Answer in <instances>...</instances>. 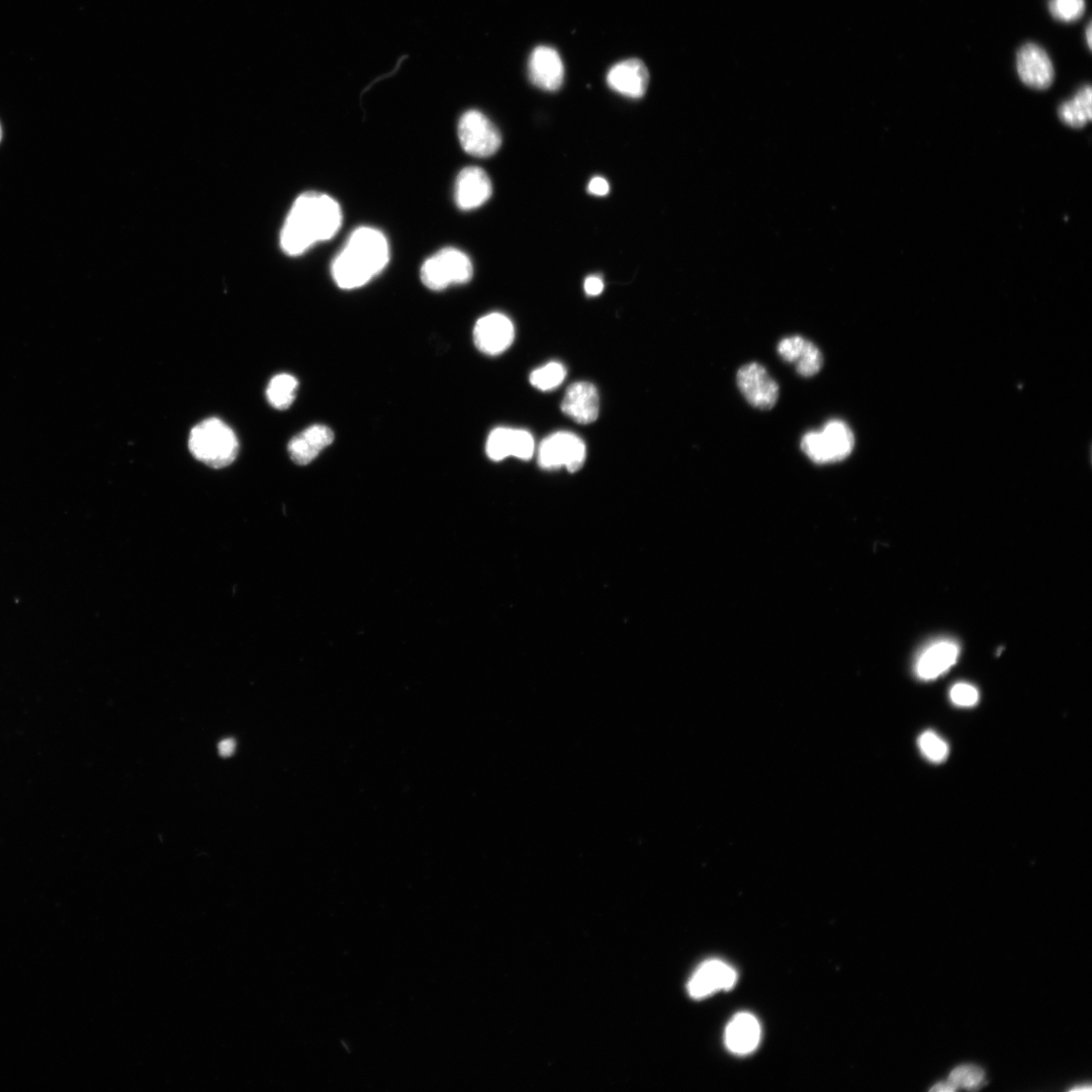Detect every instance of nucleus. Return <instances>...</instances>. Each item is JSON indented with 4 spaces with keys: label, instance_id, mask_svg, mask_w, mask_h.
<instances>
[{
    "label": "nucleus",
    "instance_id": "obj_1",
    "mask_svg": "<svg viewBox=\"0 0 1092 1092\" xmlns=\"http://www.w3.org/2000/svg\"><path fill=\"white\" fill-rule=\"evenodd\" d=\"M342 211L331 197L316 192L300 196L294 203L281 233V247L299 256L314 245L332 239L342 225Z\"/></svg>",
    "mask_w": 1092,
    "mask_h": 1092
},
{
    "label": "nucleus",
    "instance_id": "obj_2",
    "mask_svg": "<svg viewBox=\"0 0 1092 1092\" xmlns=\"http://www.w3.org/2000/svg\"><path fill=\"white\" fill-rule=\"evenodd\" d=\"M390 261V245L378 229L361 227L353 231L335 257L331 271L336 285L353 290L370 283Z\"/></svg>",
    "mask_w": 1092,
    "mask_h": 1092
},
{
    "label": "nucleus",
    "instance_id": "obj_3",
    "mask_svg": "<svg viewBox=\"0 0 1092 1092\" xmlns=\"http://www.w3.org/2000/svg\"><path fill=\"white\" fill-rule=\"evenodd\" d=\"M189 447L198 461L213 469L230 466L239 451L236 434L218 418L198 424L190 434Z\"/></svg>",
    "mask_w": 1092,
    "mask_h": 1092
},
{
    "label": "nucleus",
    "instance_id": "obj_4",
    "mask_svg": "<svg viewBox=\"0 0 1092 1092\" xmlns=\"http://www.w3.org/2000/svg\"><path fill=\"white\" fill-rule=\"evenodd\" d=\"M855 444L851 427L845 421L834 419L827 422L822 431L807 432L800 447L812 463L822 466L847 460Z\"/></svg>",
    "mask_w": 1092,
    "mask_h": 1092
},
{
    "label": "nucleus",
    "instance_id": "obj_5",
    "mask_svg": "<svg viewBox=\"0 0 1092 1092\" xmlns=\"http://www.w3.org/2000/svg\"><path fill=\"white\" fill-rule=\"evenodd\" d=\"M474 276L471 258L457 248H444L429 257L421 267V281L429 290L439 292L451 285H464Z\"/></svg>",
    "mask_w": 1092,
    "mask_h": 1092
},
{
    "label": "nucleus",
    "instance_id": "obj_6",
    "mask_svg": "<svg viewBox=\"0 0 1092 1092\" xmlns=\"http://www.w3.org/2000/svg\"><path fill=\"white\" fill-rule=\"evenodd\" d=\"M586 460L584 441L571 432H557L545 438L538 450V464L544 470L565 467L570 473L578 472Z\"/></svg>",
    "mask_w": 1092,
    "mask_h": 1092
},
{
    "label": "nucleus",
    "instance_id": "obj_7",
    "mask_svg": "<svg viewBox=\"0 0 1092 1092\" xmlns=\"http://www.w3.org/2000/svg\"><path fill=\"white\" fill-rule=\"evenodd\" d=\"M458 134L463 149L478 158L493 156L502 144L498 128L477 110L468 111L462 116Z\"/></svg>",
    "mask_w": 1092,
    "mask_h": 1092
},
{
    "label": "nucleus",
    "instance_id": "obj_8",
    "mask_svg": "<svg viewBox=\"0 0 1092 1092\" xmlns=\"http://www.w3.org/2000/svg\"><path fill=\"white\" fill-rule=\"evenodd\" d=\"M737 385L746 401L756 409L770 411L778 402L779 386L758 362L747 363L738 371Z\"/></svg>",
    "mask_w": 1092,
    "mask_h": 1092
},
{
    "label": "nucleus",
    "instance_id": "obj_9",
    "mask_svg": "<svg viewBox=\"0 0 1092 1092\" xmlns=\"http://www.w3.org/2000/svg\"><path fill=\"white\" fill-rule=\"evenodd\" d=\"M738 980L736 970L720 960L704 962L688 982L689 995L694 999L706 998L718 991L734 988Z\"/></svg>",
    "mask_w": 1092,
    "mask_h": 1092
},
{
    "label": "nucleus",
    "instance_id": "obj_10",
    "mask_svg": "<svg viewBox=\"0 0 1092 1092\" xmlns=\"http://www.w3.org/2000/svg\"><path fill=\"white\" fill-rule=\"evenodd\" d=\"M535 443L526 430L500 427L494 429L487 440V455L494 462L509 457L529 461L533 457Z\"/></svg>",
    "mask_w": 1092,
    "mask_h": 1092
},
{
    "label": "nucleus",
    "instance_id": "obj_11",
    "mask_svg": "<svg viewBox=\"0 0 1092 1092\" xmlns=\"http://www.w3.org/2000/svg\"><path fill=\"white\" fill-rule=\"evenodd\" d=\"M492 194V181L487 172L480 167L464 168L455 181V203L463 211L482 207L490 200Z\"/></svg>",
    "mask_w": 1092,
    "mask_h": 1092
},
{
    "label": "nucleus",
    "instance_id": "obj_12",
    "mask_svg": "<svg viewBox=\"0 0 1092 1092\" xmlns=\"http://www.w3.org/2000/svg\"><path fill=\"white\" fill-rule=\"evenodd\" d=\"M777 350L781 358L793 364L803 378H812L824 368L825 358L821 349L800 335L783 338Z\"/></svg>",
    "mask_w": 1092,
    "mask_h": 1092
},
{
    "label": "nucleus",
    "instance_id": "obj_13",
    "mask_svg": "<svg viewBox=\"0 0 1092 1092\" xmlns=\"http://www.w3.org/2000/svg\"><path fill=\"white\" fill-rule=\"evenodd\" d=\"M514 337L512 321L501 313H492L481 318L474 328L475 344L487 355L503 353L511 346Z\"/></svg>",
    "mask_w": 1092,
    "mask_h": 1092
},
{
    "label": "nucleus",
    "instance_id": "obj_14",
    "mask_svg": "<svg viewBox=\"0 0 1092 1092\" xmlns=\"http://www.w3.org/2000/svg\"><path fill=\"white\" fill-rule=\"evenodd\" d=\"M650 73L646 64L636 58L615 64L608 71L607 83L617 94L630 99H641L647 93Z\"/></svg>",
    "mask_w": 1092,
    "mask_h": 1092
},
{
    "label": "nucleus",
    "instance_id": "obj_15",
    "mask_svg": "<svg viewBox=\"0 0 1092 1092\" xmlns=\"http://www.w3.org/2000/svg\"><path fill=\"white\" fill-rule=\"evenodd\" d=\"M528 76L540 89H560L565 79V66L558 51L549 46L535 48L529 57Z\"/></svg>",
    "mask_w": 1092,
    "mask_h": 1092
},
{
    "label": "nucleus",
    "instance_id": "obj_16",
    "mask_svg": "<svg viewBox=\"0 0 1092 1092\" xmlns=\"http://www.w3.org/2000/svg\"><path fill=\"white\" fill-rule=\"evenodd\" d=\"M1017 69L1022 81L1034 89L1049 88L1055 78L1053 63L1044 49L1026 44L1017 55Z\"/></svg>",
    "mask_w": 1092,
    "mask_h": 1092
},
{
    "label": "nucleus",
    "instance_id": "obj_17",
    "mask_svg": "<svg viewBox=\"0 0 1092 1092\" xmlns=\"http://www.w3.org/2000/svg\"><path fill=\"white\" fill-rule=\"evenodd\" d=\"M600 399L596 387L587 382L573 384L562 402V411L583 425L595 422L599 416Z\"/></svg>",
    "mask_w": 1092,
    "mask_h": 1092
},
{
    "label": "nucleus",
    "instance_id": "obj_18",
    "mask_svg": "<svg viewBox=\"0 0 1092 1092\" xmlns=\"http://www.w3.org/2000/svg\"><path fill=\"white\" fill-rule=\"evenodd\" d=\"M333 441L334 433L329 427L313 425L295 436L290 441L288 450L294 463L307 466Z\"/></svg>",
    "mask_w": 1092,
    "mask_h": 1092
},
{
    "label": "nucleus",
    "instance_id": "obj_19",
    "mask_svg": "<svg viewBox=\"0 0 1092 1092\" xmlns=\"http://www.w3.org/2000/svg\"><path fill=\"white\" fill-rule=\"evenodd\" d=\"M761 1041V1026L751 1014L737 1015L727 1025L724 1043L728 1050L739 1056L753 1053Z\"/></svg>",
    "mask_w": 1092,
    "mask_h": 1092
},
{
    "label": "nucleus",
    "instance_id": "obj_20",
    "mask_svg": "<svg viewBox=\"0 0 1092 1092\" xmlns=\"http://www.w3.org/2000/svg\"><path fill=\"white\" fill-rule=\"evenodd\" d=\"M959 653V647L954 642L941 641L933 644L917 661V676L925 681L941 677L956 664Z\"/></svg>",
    "mask_w": 1092,
    "mask_h": 1092
},
{
    "label": "nucleus",
    "instance_id": "obj_21",
    "mask_svg": "<svg viewBox=\"0 0 1092 1092\" xmlns=\"http://www.w3.org/2000/svg\"><path fill=\"white\" fill-rule=\"evenodd\" d=\"M1060 120L1071 128H1082L1092 118V90L1089 85L1082 87L1075 97L1059 108Z\"/></svg>",
    "mask_w": 1092,
    "mask_h": 1092
},
{
    "label": "nucleus",
    "instance_id": "obj_22",
    "mask_svg": "<svg viewBox=\"0 0 1092 1092\" xmlns=\"http://www.w3.org/2000/svg\"><path fill=\"white\" fill-rule=\"evenodd\" d=\"M298 387L299 383L295 377L288 374L278 375L272 378L267 387V400L273 408L287 410L296 399Z\"/></svg>",
    "mask_w": 1092,
    "mask_h": 1092
},
{
    "label": "nucleus",
    "instance_id": "obj_23",
    "mask_svg": "<svg viewBox=\"0 0 1092 1092\" xmlns=\"http://www.w3.org/2000/svg\"><path fill=\"white\" fill-rule=\"evenodd\" d=\"M567 377V370L562 363L553 361L546 366L533 371L530 375V384L543 392L552 391L561 386Z\"/></svg>",
    "mask_w": 1092,
    "mask_h": 1092
},
{
    "label": "nucleus",
    "instance_id": "obj_24",
    "mask_svg": "<svg viewBox=\"0 0 1092 1092\" xmlns=\"http://www.w3.org/2000/svg\"><path fill=\"white\" fill-rule=\"evenodd\" d=\"M919 747L925 758L933 763H942L949 755L948 744L931 731L925 732L920 737Z\"/></svg>",
    "mask_w": 1092,
    "mask_h": 1092
},
{
    "label": "nucleus",
    "instance_id": "obj_25",
    "mask_svg": "<svg viewBox=\"0 0 1092 1092\" xmlns=\"http://www.w3.org/2000/svg\"><path fill=\"white\" fill-rule=\"evenodd\" d=\"M1049 9L1054 19L1071 23L1083 16L1085 2L1084 0H1050Z\"/></svg>",
    "mask_w": 1092,
    "mask_h": 1092
},
{
    "label": "nucleus",
    "instance_id": "obj_26",
    "mask_svg": "<svg viewBox=\"0 0 1092 1092\" xmlns=\"http://www.w3.org/2000/svg\"><path fill=\"white\" fill-rule=\"evenodd\" d=\"M984 1079V1071L974 1065H963L955 1068L949 1080L959 1089H976Z\"/></svg>",
    "mask_w": 1092,
    "mask_h": 1092
},
{
    "label": "nucleus",
    "instance_id": "obj_27",
    "mask_svg": "<svg viewBox=\"0 0 1092 1092\" xmlns=\"http://www.w3.org/2000/svg\"><path fill=\"white\" fill-rule=\"evenodd\" d=\"M952 702L960 707H972L978 703V690L967 683H958L950 691Z\"/></svg>",
    "mask_w": 1092,
    "mask_h": 1092
},
{
    "label": "nucleus",
    "instance_id": "obj_28",
    "mask_svg": "<svg viewBox=\"0 0 1092 1092\" xmlns=\"http://www.w3.org/2000/svg\"><path fill=\"white\" fill-rule=\"evenodd\" d=\"M610 186L609 182L601 176L592 178L588 185V192L597 197H604L609 194Z\"/></svg>",
    "mask_w": 1092,
    "mask_h": 1092
},
{
    "label": "nucleus",
    "instance_id": "obj_29",
    "mask_svg": "<svg viewBox=\"0 0 1092 1092\" xmlns=\"http://www.w3.org/2000/svg\"><path fill=\"white\" fill-rule=\"evenodd\" d=\"M584 289L588 296L597 297L601 295L604 290V282L600 277H589L585 281Z\"/></svg>",
    "mask_w": 1092,
    "mask_h": 1092
},
{
    "label": "nucleus",
    "instance_id": "obj_30",
    "mask_svg": "<svg viewBox=\"0 0 1092 1092\" xmlns=\"http://www.w3.org/2000/svg\"><path fill=\"white\" fill-rule=\"evenodd\" d=\"M218 749L221 757L230 758L235 753L236 742L234 739H225L220 742Z\"/></svg>",
    "mask_w": 1092,
    "mask_h": 1092
},
{
    "label": "nucleus",
    "instance_id": "obj_31",
    "mask_svg": "<svg viewBox=\"0 0 1092 1092\" xmlns=\"http://www.w3.org/2000/svg\"><path fill=\"white\" fill-rule=\"evenodd\" d=\"M957 1089L958 1088L950 1080H948L946 1082H941V1083L936 1084L933 1088H931V1091L952 1092V1091H955Z\"/></svg>",
    "mask_w": 1092,
    "mask_h": 1092
},
{
    "label": "nucleus",
    "instance_id": "obj_32",
    "mask_svg": "<svg viewBox=\"0 0 1092 1092\" xmlns=\"http://www.w3.org/2000/svg\"><path fill=\"white\" fill-rule=\"evenodd\" d=\"M1090 1090H1091L1090 1085H1086V1086L1084 1085V1086H1079V1087H1073L1070 1091H1072V1092H1080V1091L1089 1092Z\"/></svg>",
    "mask_w": 1092,
    "mask_h": 1092
},
{
    "label": "nucleus",
    "instance_id": "obj_33",
    "mask_svg": "<svg viewBox=\"0 0 1092 1092\" xmlns=\"http://www.w3.org/2000/svg\"><path fill=\"white\" fill-rule=\"evenodd\" d=\"M1091 34H1092L1091 33V24H1089V26L1087 27V30H1086V39H1087V44H1088L1089 48H1091V41H1092Z\"/></svg>",
    "mask_w": 1092,
    "mask_h": 1092
},
{
    "label": "nucleus",
    "instance_id": "obj_34",
    "mask_svg": "<svg viewBox=\"0 0 1092 1092\" xmlns=\"http://www.w3.org/2000/svg\"><path fill=\"white\" fill-rule=\"evenodd\" d=\"M3 139H4V128H3L2 123H0V144H2Z\"/></svg>",
    "mask_w": 1092,
    "mask_h": 1092
}]
</instances>
